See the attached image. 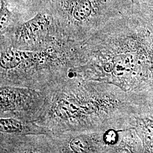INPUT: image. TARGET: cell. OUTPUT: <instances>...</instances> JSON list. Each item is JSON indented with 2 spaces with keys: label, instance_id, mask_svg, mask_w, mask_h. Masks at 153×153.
<instances>
[{
  "label": "cell",
  "instance_id": "1",
  "mask_svg": "<svg viewBox=\"0 0 153 153\" xmlns=\"http://www.w3.org/2000/svg\"><path fill=\"white\" fill-rule=\"evenodd\" d=\"M131 0H52L49 10L57 26L82 33L99 29L111 20L133 11Z\"/></svg>",
  "mask_w": 153,
  "mask_h": 153
},
{
  "label": "cell",
  "instance_id": "2",
  "mask_svg": "<svg viewBox=\"0 0 153 153\" xmlns=\"http://www.w3.org/2000/svg\"><path fill=\"white\" fill-rule=\"evenodd\" d=\"M34 55L33 52L7 48L1 55V66L6 69L14 68L23 61L33 57Z\"/></svg>",
  "mask_w": 153,
  "mask_h": 153
},
{
  "label": "cell",
  "instance_id": "3",
  "mask_svg": "<svg viewBox=\"0 0 153 153\" xmlns=\"http://www.w3.org/2000/svg\"><path fill=\"white\" fill-rule=\"evenodd\" d=\"M21 123L12 119H1L0 120V131L3 133H16L21 131Z\"/></svg>",
  "mask_w": 153,
  "mask_h": 153
},
{
  "label": "cell",
  "instance_id": "4",
  "mask_svg": "<svg viewBox=\"0 0 153 153\" xmlns=\"http://www.w3.org/2000/svg\"><path fill=\"white\" fill-rule=\"evenodd\" d=\"M71 147L72 150L76 153L86 152L88 145L87 142L80 137L74 138L71 142Z\"/></svg>",
  "mask_w": 153,
  "mask_h": 153
},
{
  "label": "cell",
  "instance_id": "5",
  "mask_svg": "<svg viewBox=\"0 0 153 153\" xmlns=\"http://www.w3.org/2000/svg\"><path fill=\"white\" fill-rule=\"evenodd\" d=\"M138 11L153 26V6L134 4Z\"/></svg>",
  "mask_w": 153,
  "mask_h": 153
},
{
  "label": "cell",
  "instance_id": "6",
  "mask_svg": "<svg viewBox=\"0 0 153 153\" xmlns=\"http://www.w3.org/2000/svg\"><path fill=\"white\" fill-rule=\"evenodd\" d=\"M33 4L36 13L49 9L52 0H33Z\"/></svg>",
  "mask_w": 153,
  "mask_h": 153
},
{
  "label": "cell",
  "instance_id": "7",
  "mask_svg": "<svg viewBox=\"0 0 153 153\" xmlns=\"http://www.w3.org/2000/svg\"><path fill=\"white\" fill-rule=\"evenodd\" d=\"M118 140V134L114 129H109L104 134V140L108 145H114Z\"/></svg>",
  "mask_w": 153,
  "mask_h": 153
},
{
  "label": "cell",
  "instance_id": "8",
  "mask_svg": "<svg viewBox=\"0 0 153 153\" xmlns=\"http://www.w3.org/2000/svg\"><path fill=\"white\" fill-rule=\"evenodd\" d=\"M134 4L153 6V0H137L136 2Z\"/></svg>",
  "mask_w": 153,
  "mask_h": 153
},
{
  "label": "cell",
  "instance_id": "9",
  "mask_svg": "<svg viewBox=\"0 0 153 153\" xmlns=\"http://www.w3.org/2000/svg\"><path fill=\"white\" fill-rule=\"evenodd\" d=\"M131 1L133 4H135L136 2V1H137V0H131Z\"/></svg>",
  "mask_w": 153,
  "mask_h": 153
}]
</instances>
